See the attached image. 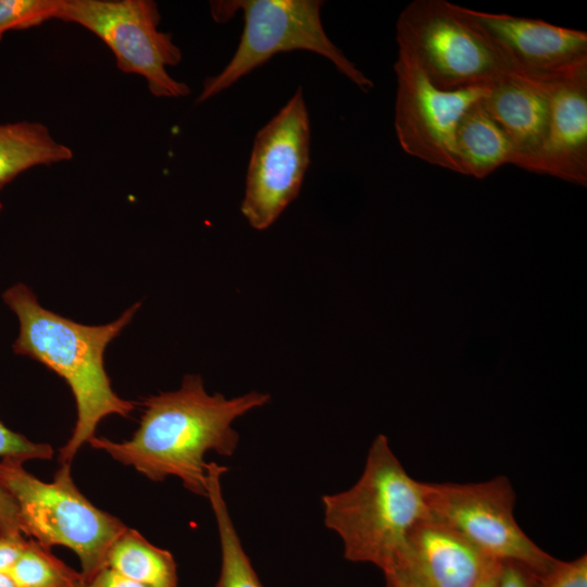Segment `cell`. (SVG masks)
<instances>
[{
	"label": "cell",
	"mask_w": 587,
	"mask_h": 587,
	"mask_svg": "<svg viewBox=\"0 0 587 587\" xmlns=\"http://www.w3.org/2000/svg\"><path fill=\"white\" fill-rule=\"evenodd\" d=\"M210 3L211 15L217 23H226L241 12L243 28L228 63L204 80L198 102L226 90L276 54L296 50L324 57L365 92L373 88V82L327 36L321 18L324 1L228 0Z\"/></svg>",
	"instance_id": "5b68a950"
},
{
	"label": "cell",
	"mask_w": 587,
	"mask_h": 587,
	"mask_svg": "<svg viewBox=\"0 0 587 587\" xmlns=\"http://www.w3.org/2000/svg\"><path fill=\"white\" fill-rule=\"evenodd\" d=\"M459 173L484 178L504 164H514L510 139L483 104L473 103L460 118L454 135Z\"/></svg>",
	"instance_id": "9a60e30c"
},
{
	"label": "cell",
	"mask_w": 587,
	"mask_h": 587,
	"mask_svg": "<svg viewBox=\"0 0 587 587\" xmlns=\"http://www.w3.org/2000/svg\"><path fill=\"white\" fill-rule=\"evenodd\" d=\"M21 460L0 459V487L12 498L22 534L50 549L76 553L85 585L103 567L113 542L127 529L114 515L90 502L77 488L71 464H60L51 483L24 469Z\"/></svg>",
	"instance_id": "277c9868"
},
{
	"label": "cell",
	"mask_w": 587,
	"mask_h": 587,
	"mask_svg": "<svg viewBox=\"0 0 587 587\" xmlns=\"http://www.w3.org/2000/svg\"><path fill=\"white\" fill-rule=\"evenodd\" d=\"M60 8L61 0H0V40L7 32L58 18Z\"/></svg>",
	"instance_id": "44dd1931"
},
{
	"label": "cell",
	"mask_w": 587,
	"mask_h": 587,
	"mask_svg": "<svg viewBox=\"0 0 587 587\" xmlns=\"http://www.w3.org/2000/svg\"><path fill=\"white\" fill-rule=\"evenodd\" d=\"M429 516L472 542L492 560L515 562L536 576L558 559L545 552L514 517L515 494L505 476L482 483H423Z\"/></svg>",
	"instance_id": "ba28073f"
},
{
	"label": "cell",
	"mask_w": 587,
	"mask_h": 587,
	"mask_svg": "<svg viewBox=\"0 0 587 587\" xmlns=\"http://www.w3.org/2000/svg\"><path fill=\"white\" fill-rule=\"evenodd\" d=\"M58 20L78 24L113 52L117 67L137 74L159 98H180L190 88L173 78L167 66L183 58L171 33L161 32V15L151 0H61Z\"/></svg>",
	"instance_id": "52a82bcc"
},
{
	"label": "cell",
	"mask_w": 587,
	"mask_h": 587,
	"mask_svg": "<svg viewBox=\"0 0 587 587\" xmlns=\"http://www.w3.org/2000/svg\"><path fill=\"white\" fill-rule=\"evenodd\" d=\"M311 157V127L302 87L257 133L240 211L255 230L271 227L298 197Z\"/></svg>",
	"instance_id": "9c48e42d"
},
{
	"label": "cell",
	"mask_w": 587,
	"mask_h": 587,
	"mask_svg": "<svg viewBox=\"0 0 587 587\" xmlns=\"http://www.w3.org/2000/svg\"><path fill=\"white\" fill-rule=\"evenodd\" d=\"M483 104L510 139L514 165L544 174L550 116L546 83L504 74L489 86Z\"/></svg>",
	"instance_id": "7c38bea8"
},
{
	"label": "cell",
	"mask_w": 587,
	"mask_h": 587,
	"mask_svg": "<svg viewBox=\"0 0 587 587\" xmlns=\"http://www.w3.org/2000/svg\"><path fill=\"white\" fill-rule=\"evenodd\" d=\"M27 539L23 535L0 534V572L9 573L18 559Z\"/></svg>",
	"instance_id": "cb8c5ba5"
},
{
	"label": "cell",
	"mask_w": 587,
	"mask_h": 587,
	"mask_svg": "<svg viewBox=\"0 0 587 587\" xmlns=\"http://www.w3.org/2000/svg\"><path fill=\"white\" fill-rule=\"evenodd\" d=\"M398 51L439 89L487 86L510 74L490 43L446 0H414L396 22Z\"/></svg>",
	"instance_id": "8992f818"
},
{
	"label": "cell",
	"mask_w": 587,
	"mask_h": 587,
	"mask_svg": "<svg viewBox=\"0 0 587 587\" xmlns=\"http://www.w3.org/2000/svg\"><path fill=\"white\" fill-rule=\"evenodd\" d=\"M324 523L351 562L372 563L383 573L402 560L412 527L429 516L423 482L412 478L385 435L372 442L358 482L322 497Z\"/></svg>",
	"instance_id": "3957f363"
},
{
	"label": "cell",
	"mask_w": 587,
	"mask_h": 587,
	"mask_svg": "<svg viewBox=\"0 0 587 587\" xmlns=\"http://www.w3.org/2000/svg\"><path fill=\"white\" fill-rule=\"evenodd\" d=\"M550 116L545 173L587 184V66L545 82Z\"/></svg>",
	"instance_id": "5bb4252c"
},
{
	"label": "cell",
	"mask_w": 587,
	"mask_h": 587,
	"mask_svg": "<svg viewBox=\"0 0 587 587\" xmlns=\"http://www.w3.org/2000/svg\"><path fill=\"white\" fill-rule=\"evenodd\" d=\"M494 562L457 530L427 516L410 530L395 569L407 567L428 587H475Z\"/></svg>",
	"instance_id": "4fadbf2b"
},
{
	"label": "cell",
	"mask_w": 587,
	"mask_h": 587,
	"mask_svg": "<svg viewBox=\"0 0 587 587\" xmlns=\"http://www.w3.org/2000/svg\"><path fill=\"white\" fill-rule=\"evenodd\" d=\"M500 561L494 562L482 576L475 587H498V577L500 571Z\"/></svg>",
	"instance_id": "4316f807"
},
{
	"label": "cell",
	"mask_w": 587,
	"mask_h": 587,
	"mask_svg": "<svg viewBox=\"0 0 587 587\" xmlns=\"http://www.w3.org/2000/svg\"><path fill=\"white\" fill-rule=\"evenodd\" d=\"M0 587H17L9 573L0 572Z\"/></svg>",
	"instance_id": "83f0119b"
},
{
	"label": "cell",
	"mask_w": 587,
	"mask_h": 587,
	"mask_svg": "<svg viewBox=\"0 0 587 587\" xmlns=\"http://www.w3.org/2000/svg\"><path fill=\"white\" fill-rule=\"evenodd\" d=\"M535 587H587L586 554L573 561L558 560L551 569L536 576Z\"/></svg>",
	"instance_id": "7402d4cb"
},
{
	"label": "cell",
	"mask_w": 587,
	"mask_h": 587,
	"mask_svg": "<svg viewBox=\"0 0 587 587\" xmlns=\"http://www.w3.org/2000/svg\"><path fill=\"white\" fill-rule=\"evenodd\" d=\"M105 566L149 587H178L172 553L150 544L133 528L127 527L113 542Z\"/></svg>",
	"instance_id": "ac0fdd59"
},
{
	"label": "cell",
	"mask_w": 587,
	"mask_h": 587,
	"mask_svg": "<svg viewBox=\"0 0 587 587\" xmlns=\"http://www.w3.org/2000/svg\"><path fill=\"white\" fill-rule=\"evenodd\" d=\"M536 575L515 562H501L498 587H535Z\"/></svg>",
	"instance_id": "603a6c76"
},
{
	"label": "cell",
	"mask_w": 587,
	"mask_h": 587,
	"mask_svg": "<svg viewBox=\"0 0 587 587\" xmlns=\"http://www.w3.org/2000/svg\"><path fill=\"white\" fill-rule=\"evenodd\" d=\"M78 587H86V585H85V584H83V585H80V586H78Z\"/></svg>",
	"instance_id": "f1b7e54d"
},
{
	"label": "cell",
	"mask_w": 587,
	"mask_h": 587,
	"mask_svg": "<svg viewBox=\"0 0 587 587\" xmlns=\"http://www.w3.org/2000/svg\"><path fill=\"white\" fill-rule=\"evenodd\" d=\"M270 400L268 394L255 390L234 398L210 395L200 375L188 374L178 389L142 401L130 439L116 442L95 435L88 444L152 482L177 477L187 490L207 497L204 455L232 457L239 442L234 422Z\"/></svg>",
	"instance_id": "6da1fadb"
},
{
	"label": "cell",
	"mask_w": 587,
	"mask_h": 587,
	"mask_svg": "<svg viewBox=\"0 0 587 587\" xmlns=\"http://www.w3.org/2000/svg\"><path fill=\"white\" fill-rule=\"evenodd\" d=\"M2 298L20 323L12 346L14 353L42 363L61 376L73 392L77 419L58 457L60 464H71L104 417H128L135 409L134 402L122 399L112 389L103 355L107 346L130 323L140 302L111 323L90 326L45 309L32 289L21 283L8 288Z\"/></svg>",
	"instance_id": "7a4b0ae2"
},
{
	"label": "cell",
	"mask_w": 587,
	"mask_h": 587,
	"mask_svg": "<svg viewBox=\"0 0 587 587\" xmlns=\"http://www.w3.org/2000/svg\"><path fill=\"white\" fill-rule=\"evenodd\" d=\"M9 574L17 587H78L85 584L79 572L30 538Z\"/></svg>",
	"instance_id": "d6986e66"
},
{
	"label": "cell",
	"mask_w": 587,
	"mask_h": 587,
	"mask_svg": "<svg viewBox=\"0 0 587 587\" xmlns=\"http://www.w3.org/2000/svg\"><path fill=\"white\" fill-rule=\"evenodd\" d=\"M72 158V149L58 141L39 122L0 124V188L32 167Z\"/></svg>",
	"instance_id": "2e32d148"
},
{
	"label": "cell",
	"mask_w": 587,
	"mask_h": 587,
	"mask_svg": "<svg viewBox=\"0 0 587 587\" xmlns=\"http://www.w3.org/2000/svg\"><path fill=\"white\" fill-rule=\"evenodd\" d=\"M86 587H149L136 580L129 579L115 571L103 567L100 570Z\"/></svg>",
	"instance_id": "d4e9b609"
},
{
	"label": "cell",
	"mask_w": 587,
	"mask_h": 587,
	"mask_svg": "<svg viewBox=\"0 0 587 587\" xmlns=\"http://www.w3.org/2000/svg\"><path fill=\"white\" fill-rule=\"evenodd\" d=\"M510 74L547 82L587 66V33L540 20L486 13L460 5Z\"/></svg>",
	"instance_id": "8fae6325"
},
{
	"label": "cell",
	"mask_w": 587,
	"mask_h": 587,
	"mask_svg": "<svg viewBox=\"0 0 587 587\" xmlns=\"http://www.w3.org/2000/svg\"><path fill=\"white\" fill-rule=\"evenodd\" d=\"M226 471V466L216 462H209L205 466L207 498L221 545V572L215 587H263L241 545L223 496L221 479Z\"/></svg>",
	"instance_id": "e0dca14e"
},
{
	"label": "cell",
	"mask_w": 587,
	"mask_h": 587,
	"mask_svg": "<svg viewBox=\"0 0 587 587\" xmlns=\"http://www.w3.org/2000/svg\"><path fill=\"white\" fill-rule=\"evenodd\" d=\"M384 575L387 587H428L407 567H397Z\"/></svg>",
	"instance_id": "484cf974"
},
{
	"label": "cell",
	"mask_w": 587,
	"mask_h": 587,
	"mask_svg": "<svg viewBox=\"0 0 587 587\" xmlns=\"http://www.w3.org/2000/svg\"><path fill=\"white\" fill-rule=\"evenodd\" d=\"M53 449L49 444L34 442L8 428L0 421V459L12 458L23 462L51 460ZM0 534L23 535L18 526L17 508L12 498L0 487Z\"/></svg>",
	"instance_id": "ffe728a7"
},
{
	"label": "cell",
	"mask_w": 587,
	"mask_h": 587,
	"mask_svg": "<svg viewBox=\"0 0 587 587\" xmlns=\"http://www.w3.org/2000/svg\"><path fill=\"white\" fill-rule=\"evenodd\" d=\"M395 130L402 150L429 164L458 172L454 135L464 112L484 99L487 86L458 90L437 88L423 70L398 51Z\"/></svg>",
	"instance_id": "30bf717a"
}]
</instances>
